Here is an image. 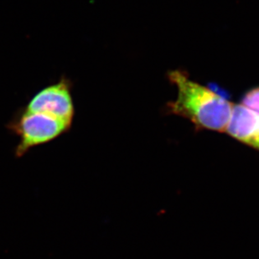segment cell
<instances>
[{
  "label": "cell",
  "instance_id": "obj_1",
  "mask_svg": "<svg viewBox=\"0 0 259 259\" xmlns=\"http://www.w3.org/2000/svg\"><path fill=\"white\" fill-rule=\"evenodd\" d=\"M168 77L178 89L176 101L167 104L169 113L190 120L198 130L226 132L234 103L191 81L181 70L169 71Z\"/></svg>",
  "mask_w": 259,
  "mask_h": 259
},
{
  "label": "cell",
  "instance_id": "obj_2",
  "mask_svg": "<svg viewBox=\"0 0 259 259\" xmlns=\"http://www.w3.org/2000/svg\"><path fill=\"white\" fill-rule=\"evenodd\" d=\"M71 126V123L57 117L29 112L23 108L15 113L6 127L18 138L15 156L20 159L35 147L49 144L68 133Z\"/></svg>",
  "mask_w": 259,
  "mask_h": 259
},
{
  "label": "cell",
  "instance_id": "obj_3",
  "mask_svg": "<svg viewBox=\"0 0 259 259\" xmlns=\"http://www.w3.org/2000/svg\"><path fill=\"white\" fill-rule=\"evenodd\" d=\"M24 109L44 113L72 124L75 117L72 81L66 76H61L56 83L35 93Z\"/></svg>",
  "mask_w": 259,
  "mask_h": 259
},
{
  "label": "cell",
  "instance_id": "obj_4",
  "mask_svg": "<svg viewBox=\"0 0 259 259\" xmlns=\"http://www.w3.org/2000/svg\"><path fill=\"white\" fill-rule=\"evenodd\" d=\"M226 132L234 140L259 151V114L242 104H234Z\"/></svg>",
  "mask_w": 259,
  "mask_h": 259
},
{
  "label": "cell",
  "instance_id": "obj_5",
  "mask_svg": "<svg viewBox=\"0 0 259 259\" xmlns=\"http://www.w3.org/2000/svg\"><path fill=\"white\" fill-rule=\"evenodd\" d=\"M241 104L259 114V87L248 91L243 96Z\"/></svg>",
  "mask_w": 259,
  "mask_h": 259
}]
</instances>
